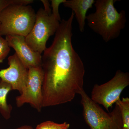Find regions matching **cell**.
I'll return each mask as SVG.
<instances>
[{"instance_id":"cell-1","label":"cell","mask_w":129,"mask_h":129,"mask_svg":"<svg viewBox=\"0 0 129 129\" xmlns=\"http://www.w3.org/2000/svg\"><path fill=\"white\" fill-rule=\"evenodd\" d=\"M74 17L72 12L61 21L52 44L42 56V107L69 102L84 89L85 67L72 42Z\"/></svg>"},{"instance_id":"cell-2","label":"cell","mask_w":129,"mask_h":129,"mask_svg":"<svg viewBox=\"0 0 129 129\" xmlns=\"http://www.w3.org/2000/svg\"><path fill=\"white\" fill-rule=\"evenodd\" d=\"M117 0H96L95 11L86 16L89 27L106 42L117 39L125 27L127 19L124 10L119 12L114 6Z\"/></svg>"},{"instance_id":"cell-3","label":"cell","mask_w":129,"mask_h":129,"mask_svg":"<svg viewBox=\"0 0 129 129\" xmlns=\"http://www.w3.org/2000/svg\"><path fill=\"white\" fill-rule=\"evenodd\" d=\"M36 13L29 5L14 4L3 11L0 17V36L26 37L32 29Z\"/></svg>"},{"instance_id":"cell-4","label":"cell","mask_w":129,"mask_h":129,"mask_svg":"<svg viewBox=\"0 0 129 129\" xmlns=\"http://www.w3.org/2000/svg\"><path fill=\"white\" fill-rule=\"evenodd\" d=\"M84 120L90 129H123L120 109L117 104L107 113L91 100L83 89L80 92Z\"/></svg>"},{"instance_id":"cell-5","label":"cell","mask_w":129,"mask_h":129,"mask_svg":"<svg viewBox=\"0 0 129 129\" xmlns=\"http://www.w3.org/2000/svg\"><path fill=\"white\" fill-rule=\"evenodd\" d=\"M60 23L52 14H48L41 8L36 13L32 29L25 37L26 43L32 50L41 54L47 48L48 39L55 34Z\"/></svg>"},{"instance_id":"cell-6","label":"cell","mask_w":129,"mask_h":129,"mask_svg":"<svg viewBox=\"0 0 129 129\" xmlns=\"http://www.w3.org/2000/svg\"><path fill=\"white\" fill-rule=\"evenodd\" d=\"M129 85V73L118 70L108 82L94 85L91 99L97 104L102 105L108 111L109 109L120 99L122 91Z\"/></svg>"},{"instance_id":"cell-7","label":"cell","mask_w":129,"mask_h":129,"mask_svg":"<svg viewBox=\"0 0 129 129\" xmlns=\"http://www.w3.org/2000/svg\"><path fill=\"white\" fill-rule=\"evenodd\" d=\"M44 73L41 67L28 69L27 80L21 95L16 97V104L20 107L28 103L39 112L41 111L43 101L42 87Z\"/></svg>"},{"instance_id":"cell-8","label":"cell","mask_w":129,"mask_h":129,"mask_svg":"<svg viewBox=\"0 0 129 129\" xmlns=\"http://www.w3.org/2000/svg\"><path fill=\"white\" fill-rule=\"evenodd\" d=\"M9 67L0 70V79L11 86L13 90L20 94L25 88L27 80L28 69L16 53L8 58Z\"/></svg>"},{"instance_id":"cell-9","label":"cell","mask_w":129,"mask_h":129,"mask_svg":"<svg viewBox=\"0 0 129 129\" xmlns=\"http://www.w3.org/2000/svg\"><path fill=\"white\" fill-rule=\"evenodd\" d=\"M10 47L14 49L18 57L28 69L41 67V54L35 51L28 45L25 37L21 36H7L6 39Z\"/></svg>"},{"instance_id":"cell-10","label":"cell","mask_w":129,"mask_h":129,"mask_svg":"<svg viewBox=\"0 0 129 129\" xmlns=\"http://www.w3.org/2000/svg\"><path fill=\"white\" fill-rule=\"evenodd\" d=\"M95 2L94 0H66L63 3L65 7L73 11L81 32L85 30L87 12L92 8Z\"/></svg>"},{"instance_id":"cell-11","label":"cell","mask_w":129,"mask_h":129,"mask_svg":"<svg viewBox=\"0 0 129 129\" xmlns=\"http://www.w3.org/2000/svg\"><path fill=\"white\" fill-rule=\"evenodd\" d=\"M12 90L11 86L0 79V113L6 120L11 118L12 109L7 102L8 94Z\"/></svg>"},{"instance_id":"cell-12","label":"cell","mask_w":129,"mask_h":129,"mask_svg":"<svg viewBox=\"0 0 129 129\" xmlns=\"http://www.w3.org/2000/svg\"><path fill=\"white\" fill-rule=\"evenodd\" d=\"M120 109L123 123V129H129V98H123L115 103Z\"/></svg>"},{"instance_id":"cell-13","label":"cell","mask_w":129,"mask_h":129,"mask_svg":"<svg viewBox=\"0 0 129 129\" xmlns=\"http://www.w3.org/2000/svg\"><path fill=\"white\" fill-rule=\"evenodd\" d=\"M70 124L67 122L58 123L51 121H47L38 125L36 129H68Z\"/></svg>"},{"instance_id":"cell-14","label":"cell","mask_w":129,"mask_h":129,"mask_svg":"<svg viewBox=\"0 0 129 129\" xmlns=\"http://www.w3.org/2000/svg\"><path fill=\"white\" fill-rule=\"evenodd\" d=\"M33 2V0H0V17L3 11L8 6L14 4L27 5Z\"/></svg>"},{"instance_id":"cell-15","label":"cell","mask_w":129,"mask_h":129,"mask_svg":"<svg viewBox=\"0 0 129 129\" xmlns=\"http://www.w3.org/2000/svg\"><path fill=\"white\" fill-rule=\"evenodd\" d=\"M10 51V47L6 40L0 36V63L5 60Z\"/></svg>"},{"instance_id":"cell-16","label":"cell","mask_w":129,"mask_h":129,"mask_svg":"<svg viewBox=\"0 0 129 129\" xmlns=\"http://www.w3.org/2000/svg\"><path fill=\"white\" fill-rule=\"evenodd\" d=\"M66 0H51V7L52 14L56 20L61 22V19L59 12V7L60 4L63 3Z\"/></svg>"},{"instance_id":"cell-17","label":"cell","mask_w":129,"mask_h":129,"mask_svg":"<svg viewBox=\"0 0 129 129\" xmlns=\"http://www.w3.org/2000/svg\"><path fill=\"white\" fill-rule=\"evenodd\" d=\"M41 2L42 3L44 6V9L48 14H52V10L50 7V3L49 1L46 0H41Z\"/></svg>"},{"instance_id":"cell-18","label":"cell","mask_w":129,"mask_h":129,"mask_svg":"<svg viewBox=\"0 0 129 129\" xmlns=\"http://www.w3.org/2000/svg\"><path fill=\"white\" fill-rule=\"evenodd\" d=\"M17 129H34L31 126L29 125H24L22 127L18 128Z\"/></svg>"}]
</instances>
